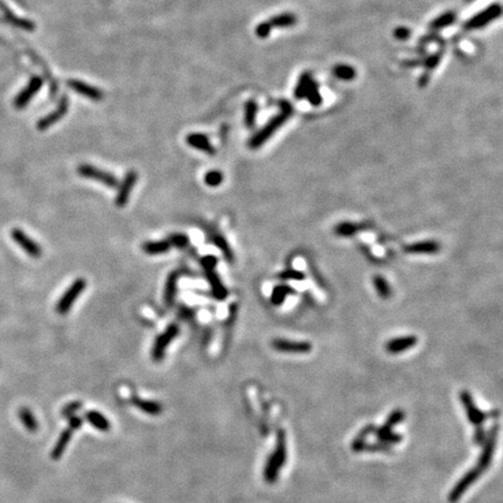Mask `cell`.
<instances>
[{
	"label": "cell",
	"instance_id": "6da1fadb",
	"mask_svg": "<svg viewBox=\"0 0 503 503\" xmlns=\"http://www.w3.org/2000/svg\"><path fill=\"white\" fill-rule=\"evenodd\" d=\"M280 113H277L275 116L269 120V122L264 125V126L261 128L260 131H257L254 135L249 139L248 141V147L251 150H257L261 146L268 141L272 136L275 134L277 130H280L283 125L288 122V119L290 118L293 113V107L290 103L288 102H282L280 104Z\"/></svg>",
	"mask_w": 503,
	"mask_h": 503
},
{
	"label": "cell",
	"instance_id": "7a4b0ae2",
	"mask_svg": "<svg viewBox=\"0 0 503 503\" xmlns=\"http://www.w3.org/2000/svg\"><path fill=\"white\" fill-rule=\"evenodd\" d=\"M287 460V445H285V433L282 430L277 432L276 446L274 452L269 456L264 467V480L273 484L277 479L279 472L283 467L284 462Z\"/></svg>",
	"mask_w": 503,
	"mask_h": 503
},
{
	"label": "cell",
	"instance_id": "3957f363",
	"mask_svg": "<svg viewBox=\"0 0 503 503\" xmlns=\"http://www.w3.org/2000/svg\"><path fill=\"white\" fill-rule=\"evenodd\" d=\"M200 263H202V267L205 272V275H206V279L209 281V283L211 285V290L213 296L216 297L218 301H224L226 300V297L228 295V291L226 287H225L224 283L221 282L220 277L218 274L216 273V265L218 263V260H217L216 256L213 255H206L202 257L200 260Z\"/></svg>",
	"mask_w": 503,
	"mask_h": 503
},
{
	"label": "cell",
	"instance_id": "277c9868",
	"mask_svg": "<svg viewBox=\"0 0 503 503\" xmlns=\"http://www.w3.org/2000/svg\"><path fill=\"white\" fill-rule=\"evenodd\" d=\"M502 9L498 4H493V5H489L488 7H486L485 10H482L481 12H479L478 14L473 15L472 18L468 19L467 21L464 23L465 31H476L480 29L482 27H486L487 25H489L490 22H493L494 20H496L501 15Z\"/></svg>",
	"mask_w": 503,
	"mask_h": 503
},
{
	"label": "cell",
	"instance_id": "5b68a950",
	"mask_svg": "<svg viewBox=\"0 0 503 503\" xmlns=\"http://www.w3.org/2000/svg\"><path fill=\"white\" fill-rule=\"evenodd\" d=\"M86 288V281L84 279H77L75 282H72L69 288L67 289L64 293L62 295L61 299L56 304V311H57L60 315H66L70 311V309L72 308V305L77 299L79 297L80 293L84 291V289Z\"/></svg>",
	"mask_w": 503,
	"mask_h": 503
},
{
	"label": "cell",
	"instance_id": "8992f818",
	"mask_svg": "<svg viewBox=\"0 0 503 503\" xmlns=\"http://www.w3.org/2000/svg\"><path fill=\"white\" fill-rule=\"evenodd\" d=\"M78 174L87 180H94L96 182L103 183L107 188H116L118 187V180L111 172L102 170L91 164H80L77 169Z\"/></svg>",
	"mask_w": 503,
	"mask_h": 503
},
{
	"label": "cell",
	"instance_id": "52a82bcc",
	"mask_svg": "<svg viewBox=\"0 0 503 503\" xmlns=\"http://www.w3.org/2000/svg\"><path fill=\"white\" fill-rule=\"evenodd\" d=\"M180 333V328L177 324H170L169 327L164 330V331L161 333V335L156 338L154 346H153L152 349V358L153 360L155 361H161L163 359L164 354H166V349L172 340L179 336Z\"/></svg>",
	"mask_w": 503,
	"mask_h": 503
},
{
	"label": "cell",
	"instance_id": "ba28073f",
	"mask_svg": "<svg viewBox=\"0 0 503 503\" xmlns=\"http://www.w3.org/2000/svg\"><path fill=\"white\" fill-rule=\"evenodd\" d=\"M497 432H498V425L495 424L490 428L488 436L486 437V439L484 441V448H482V452L480 454V458H479L478 461V467L480 468L482 472L488 468V466L490 465L493 459V454L495 451V445H496V438H497Z\"/></svg>",
	"mask_w": 503,
	"mask_h": 503
},
{
	"label": "cell",
	"instance_id": "9c48e42d",
	"mask_svg": "<svg viewBox=\"0 0 503 503\" xmlns=\"http://www.w3.org/2000/svg\"><path fill=\"white\" fill-rule=\"evenodd\" d=\"M481 473H482V470L479 468L478 466L472 469H469L468 472L466 473L465 476L457 482V485L454 486L452 490L450 492L449 501L451 503H456L458 500H459V498L462 496V494H464L466 490L469 488L470 485L478 480Z\"/></svg>",
	"mask_w": 503,
	"mask_h": 503
},
{
	"label": "cell",
	"instance_id": "30bf717a",
	"mask_svg": "<svg viewBox=\"0 0 503 503\" xmlns=\"http://www.w3.org/2000/svg\"><path fill=\"white\" fill-rule=\"evenodd\" d=\"M460 401L462 405L465 406V410L467 412L468 421L470 423L474 426H481L485 423L488 415L478 408L476 403H474L472 395H470L467 390H462L460 393Z\"/></svg>",
	"mask_w": 503,
	"mask_h": 503
},
{
	"label": "cell",
	"instance_id": "8fae6325",
	"mask_svg": "<svg viewBox=\"0 0 503 503\" xmlns=\"http://www.w3.org/2000/svg\"><path fill=\"white\" fill-rule=\"evenodd\" d=\"M136 181H138V174L134 170L128 171L126 176L124 177V180L120 183V186L116 187L118 191H116V197H115V204L116 206L124 208L125 205L127 204L128 199H130V196L132 194L133 189L135 187Z\"/></svg>",
	"mask_w": 503,
	"mask_h": 503
},
{
	"label": "cell",
	"instance_id": "7c38bea8",
	"mask_svg": "<svg viewBox=\"0 0 503 503\" xmlns=\"http://www.w3.org/2000/svg\"><path fill=\"white\" fill-rule=\"evenodd\" d=\"M12 239H13L17 245H19L28 255L32 257H40L42 255V248L40 245L34 241L31 236H28L25 232L20 228H14L11 232Z\"/></svg>",
	"mask_w": 503,
	"mask_h": 503
},
{
	"label": "cell",
	"instance_id": "4fadbf2b",
	"mask_svg": "<svg viewBox=\"0 0 503 503\" xmlns=\"http://www.w3.org/2000/svg\"><path fill=\"white\" fill-rule=\"evenodd\" d=\"M272 346L274 349L283 353H309L312 349V345L309 341H297L288 339L273 340Z\"/></svg>",
	"mask_w": 503,
	"mask_h": 503
},
{
	"label": "cell",
	"instance_id": "5bb4252c",
	"mask_svg": "<svg viewBox=\"0 0 503 503\" xmlns=\"http://www.w3.org/2000/svg\"><path fill=\"white\" fill-rule=\"evenodd\" d=\"M43 80L41 77H35L32 78L28 83V85L23 88V90L20 92V94L15 97L14 99V106L17 108H23L28 105V103L31 102V99L34 97V96L40 91V88L42 87Z\"/></svg>",
	"mask_w": 503,
	"mask_h": 503
},
{
	"label": "cell",
	"instance_id": "9a60e30c",
	"mask_svg": "<svg viewBox=\"0 0 503 503\" xmlns=\"http://www.w3.org/2000/svg\"><path fill=\"white\" fill-rule=\"evenodd\" d=\"M440 251V245L434 240H424L410 244L404 247L406 254L412 255H433Z\"/></svg>",
	"mask_w": 503,
	"mask_h": 503
},
{
	"label": "cell",
	"instance_id": "2e32d148",
	"mask_svg": "<svg viewBox=\"0 0 503 503\" xmlns=\"http://www.w3.org/2000/svg\"><path fill=\"white\" fill-rule=\"evenodd\" d=\"M68 107H69V103H68V98L63 97L61 102H60L56 110H54L51 113H49L46 116H43L42 119H40V122L38 123V127L40 131H44L47 128H49L53 126L54 124H56L58 120H61L64 115L67 114Z\"/></svg>",
	"mask_w": 503,
	"mask_h": 503
},
{
	"label": "cell",
	"instance_id": "e0dca14e",
	"mask_svg": "<svg viewBox=\"0 0 503 503\" xmlns=\"http://www.w3.org/2000/svg\"><path fill=\"white\" fill-rule=\"evenodd\" d=\"M417 341H418V339H417V337H415V336H405V337L394 338V339H390L388 343L386 344V351L390 354H397V353L404 352V351H406V349L415 347Z\"/></svg>",
	"mask_w": 503,
	"mask_h": 503
},
{
	"label": "cell",
	"instance_id": "ac0fdd59",
	"mask_svg": "<svg viewBox=\"0 0 503 503\" xmlns=\"http://www.w3.org/2000/svg\"><path fill=\"white\" fill-rule=\"evenodd\" d=\"M68 86L72 88L74 91L77 92V94H79L80 96H84V97H86L88 99L100 100V99L104 98L103 92L100 91L99 88L88 85V84L84 83V82H80V80H77V79L68 80Z\"/></svg>",
	"mask_w": 503,
	"mask_h": 503
},
{
	"label": "cell",
	"instance_id": "d6986e66",
	"mask_svg": "<svg viewBox=\"0 0 503 503\" xmlns=\"http://www.w3.org/2000/svg\"><path fill=\"white\" fill-rule=\"evenodd\" d=\"M186 140L189 146H191L192 148L206 153L209 155L216 154L215 147L212 146L206 135L200 134V133H191L187 136Z\"/></svg>",
	"mask_w": 503,
	"mask_h": 503
},
{
	"label": "cell",
	"instance_id": "ffe728a7",
	"mask_svg": "<svg viewBox=\"0 0 503 503\" xmlns=\"http://www.w3.org/2000/svg\"><path fill=\"white\" fill-rule=\"evenodd\" d=\"M180 273L177 271L171 272L167 276L166 285H164V303L167 305H172L175 301V296L177 292V284H179Z\"/></svg>",
	"mask_w": 503,
	"mask_h": 503
},
{
	"label": "cell",
	"instance_id": "44dd1931",
	"mask_svg": "<svg viewBox=\"0 0 503 503\" xmlns=\"http://www.w3.org/2000/svg\"><path fill=\"white\" fill-rule=\"evenodd\" d=\"M171 248V245L168 240H160V241H147L142 245L143 252L148 255H161L168 253L169 249Z\"/></svg>",
	"mask_w": 503,
	"mask_h": 503
},
{
	"label": "cell",
	"instance_id": "7402d4cb",
	"mask_svg": "<svg viewBox=\"0 0 503 503\" xmlns=\"http://www.w3.org/2000/svg\"><path fill=\"white\" fill-rule=\"evenodd\" d=\"M72 432H74V430H72L69 426V428L64 430V431L61 433V436H60L57 442H56L53 451H51V459L58 460L60 458L62 457L63 452L67 449V445L69 444V441L71 439Z\"/></svg>",
	"mask_w": 503,
	"mask_h": 503
},
{
	"label": "cell",
	"instance_id": "603a6c76",
	"mask_svg": "<svg viewBox=\"0 0 503 503\" xmlns=\"http://www.w3.org/2000/svg\"><path fill=\"white\" fill-rule=\"evenodd\" d=\"M133 404H134L136 408L141 410L142 412L148 413V415L152 416H158L160 413H162V405L158 402L154 401H148V400H141V398H133Z\"/></svg>",
	"mask_w": 503,
	"mask_h": 503
},
{
	"label": "cell",
	"instance_id": "cb8c5ba5",
	"mask_svg": "<svg viewBox=\"0 0 503 503\" xmlns=\"http://www.w3.org/2000/svg\"><path fill=\"white\" fill-rule=\"evenodd\" d=\"M292 293H295V290L291 287H289L287 284H279L274 287L269 301L274 307H279L285 301L287 296L292 295Z\"/></svg>",
	"mask_w": 503,
	"mask_h": 503
},
{
	"label": "cell",
	"instance_id": "d4e9b609",
	"mask_svg": "<svg viewBox=\"0 0 503 503\" xmlns=\"http://www.w3.org/2000/svg\"><path fill=\"white\" fill-rule=\"evenodd\" d=\"M18 416L21 421L22 425L25 426L28 432L34 433L39 430V423L36 421L35 416L33 415V412L31 411V409L26 408V406H22V408L19 409Z\"/></svg>",
	"mask_w": 503,
	"mask_h": 503
},
{
	"label": "cell",
	"instance_id": "484cf974",
	"mask_svg": "<svg viewBox=\"0 0 503 503\" xmlns=\"http://www.w3.org/2000/svg\"><path fill=\"white\" fill-rule=\"evenodd\" d=\"M296 22L297 18L292 13H282L268 20V23L272 28H288L296 25Z\"/></svg>",
	"mask_w": 503,
	"mask_h": 503
},
{
	"label": "cell",
	"instance_id": "4316f807",
	"mask_svg": "<svg viewBox=\"0 0 503 503\" xmlns=\"http://www.w3.org/2000/svg\"><path fill=\"white\" fill-rule=\"evenodd\" d=\"M312 80H313L312 75L310 74V72H303V74L301 75L299 82H297L296 86H295V90H293V96H295L296 99L301 100V99L305 98V96H307V92H308V88H309L310 84H311Z\"/></svg>",
	"mask_w": 503,
	"mask_h": 503
},
{
	"label": "cell",
	"instance_id": "83f0119b",
	"mask_svg": "<svg viewBox=\"0 0 503 503\" xmlns=\"http://www.w3.org/2000/svg\"><path fill=\"white\" fill-rule=\"evenodd\" d=\"M86 421L91 425H94L96 429L99 430V431L107 432L111 428L110 422L106 420V417L103 416L98 411H88L86 413Z\"/></svg>",
	"mask_w": 503,
	"mask_h": 503
},
{
	"label": "cell",
	"instance_id": "f1b7e54d",
	"mask_svg": "<svg viewBox=\"0 0 503 503\" xmlns=\"http://www.w3.org/2000/svg\"><path fill=\"white\" fill-rule=\"evenodd\" d=\"M454 21H456V13H453V12H446V13H442L439 17L433 19L430 22L429 27L431 31H440L451 26Z\"/></svg>",
	"mask_w": 503,
	"mask_h": 503
},
{
	"label": "cell",
	"instance_id": "f546056e",
	"mask_svg": "<svg viewBox=\"0 0 503 503\" xmlns=\"http://www.w3.org/2000/svg\"><path fill=\"white\" fill-rule=\"evenodd\" d=\"M359 230L360 227L357 224H353L351 221H341L333 228V232H335L336 235L341 236V238H351V236L356 235Z\"/></svg>",
	"mask_w": 503,
	"mask_h": 503
},
{
	"label": "cell",
	"instance_id": "4dcf8cb0",
	"mask_svg": "<svg viewBox=\"0 0 503 503\" xmlns=\"http://www.w3.org/2000/svg\"><path fill=\"white\" fill-rule=\"evenodd\" d=\"M0 6H2L3 9H4V12H5V15H6V19L9 20V21L12 23V25L15 26V27L21 28V29L28 31V32H33L35 29L34 22L29 21V20H26V19H21V18L15 17V15L13 13H12V12H10L9 10H7L6 7L4 6L2 3H0Z\"/></svg>",
	"mask_w": 503,
	"mask_h": 503
},
{
	"label": "cell",
	"instance_id": "1f68e13d",
	"mask_svg": "<svg viewBox=\"0 0 503 503\" xmlns=\"http://www.w3.org/2000/svg\"><path fill=\"white\" fill-rule=\"evenodd\" d=\"M376 437L381 442H384V444H395V442H400L402 440V436L398 433H394L392 431V429L387 428V426L382 425L381 428L375 430Z\"/></svg>",
	"mask_w": 503,
	"mask_h": 503
},
{
	"label": "cell",
	"instance_id": "d6a6232c",
	"mask_svg": "<svg viewBox=\"0 0 503 503\" xmlns=\"http://www.w3.org/2000/svg\"><path fill=\"white\" fill-rule=\"evenodd\" d=\"M374 287L376 289L377 295H379L382 300H388L390 296H392V288L388 283V281L384 279L383 276L381 275H375L373 279Z\"/></svg>",
	"mask_w": 503,
	"mask_h": 503
},
{
	"label": "cell",
	"instance_id": "836d02e7",
	"mask_svg": "<svg viewBox=\"0 0 503 503\" xmlns=\"http://www.w3.org/2000/svg\"><path fill=\"white\" fill-rule=\"evenodd\" d=\"M257 104L255 100H248V102L245 104V125L248 128H253L255 126L256 122V115H257Z\"/></svg>",
	"mask_w": 503,
	"mask_h": 503
},
{
	"label": "cell",
	"instance_id": "e575fe53",
	"mask_svg": "<svg viewBox=\"0 0 503 503\" xmlns=\"http://www.w3.org/2000/svg\"><path fill=\"white\" fill-rule=\"evenodd\" d=\"M332 74L341 80H352L353 78H356L357 71L348 64H338L333 68Z\"/></svg>",
	"mask_w": 503,
	"mask_h": 503
},
{
	"label": "cell",
	"instance_id": "d590c367",
	"mask_svg": "<svg viewBox=\"0 0 503 503\" xmlns=\"http://www.w3.org/2000/svg\"><path fill=\"white\" fill-rule=\"evenodd\" d=\"M213 244H215L216 246L220 249L227 262L232 263L233 261H234V254H233L230 245H228L227 240L225 239L224 236L215 235V238H213Z\"/></svg>",
	"mask_w": 503,
	"mask_h": 503
},
{
	"label": "cell",
	"instance_id": "8d00e7d4",
	"mask_svg": "<svg viewBox=\"0 0 503 503\" xmlns=\"http://www.w3.org/2000/svg\"><path fill=\"white\" fill-rule=\"evenodd\" d=\"M442 56H444V49H440L432 55H429L428 57L423 58V66L422 67L424 68V71L431 74V72L439 66Z\"/></svg>",
	"mask_w": 503,
	"mask_h": 503
},
{
	"label": "cell",
	"instance_id": "74e56055",
	"mask_svg": "<svg viewBox=\"0 0 503 503\" xmlns=\"http://www.w3.org/2000/svg\"><path fill=\"white\" fill-rule=\"evenodd\" d=\"M305 98L309 100V103L311 104L312 106H319L321 102H323V98H321V95L319 92V86H318V83L315 79H313L311 84H310Z\"/></svg>",
	"mask_w": 503,
	"mask_h": 503
},
{
	"label": "cell",
	"instance_id": "f35d334b",
	"mask_svg": "<svg viewBox=\"0 0 503 503\" xmlns=\"http://www.w3.org/2000/svg\"><path fill=\"white\" fill-rule=\"evenodd\" d=\"M279 279L282 281H303L305 279V274L297 269H284L279 274Z\"/></svg>",
	"mask_w": 503,
	"mask_h": 503
},
{
	"label": "cell",
	"instance_id": "ab89813d",
	"mask_svg": "<svg viewBox=\"0 0 503 503\" xmlns=\"http://www.w3.org/2000/svg\"><path fill=\"white\" fill-rule=\"evenodd\" d=\"M223 180H224V176L218 170L209 171L204 177V182L211 188H216V187L220 186V184L223 183Z\"/></svg>",
	"mask_w": 503,
	"mask_h": 503
},
{
	"label": "cell",
	"instance_id": "60d3db41",
	"mask_svg": "<svg viewBox=\"0 0 503 503\" xmlns=\"http://www.w3.org/2000/svg\"><path fill=\"white\" fill-rule=\"evenodd\" d=\"M403 420H404V411L401 409H396L395 411L390 413L389 417L387 418V421H386L384 426H387L389 429H393L394 426L398 423H401Z\"/></svg>",
	"mask_w": 503,
	"mask_h": 503
},
{
	"label": "cell",
	"instance_id": "b9f144b4",
	"mask_svg": "<svg viewBox=\"0 0 503 503\" xmlns=\"http://www.w3.org/2000/svg\"><path fill=\"white\" fill-rule=\"evenodd\" d=\"M169 243H170L171 246H175L177 248H184L188 246L189 244V238L186 234H182V233H176V234H171L169 236V239H167Z\"/></svg>",
	"mask_w": 503,
	"mask_h": 503
},
{
	"label": "cell",
	"instance_id": "7bdbcfd3",
	"mask_svg": "<svg viewBox=\"0 0 503 503\" xmlns=\"http://www.w3.org/2000/svg\"><path fill=\"white\" fill-rule=\"evenodd\" d=\"M390 448L388 444H384V442H365L362 445V448L360 450V452L362 451H368V452H376V451H388Z\"/></svg>",
	"mask_w": 503,
	"mask_h": 503
},
{
	"label": "cell",
	"instance_id": "ee69618b",
	"mask_svg": "<svg viewBox=\"0 0 503 503\" xmlns=\"http://www.w3.org/2000/svg\"><path fill=\"white\" fill-rule=\"evenodd\" d=\"M272 29L273 28L271 27V25H269L268 21H264V22L259 23V25L256 26L255 34L259 36L260 39H265V38H268L269 34L272 33Z\"/></svg>",
	"mask_w": 503,
	"mask_h": 503
},
{
	"label": "cell",
	"instance_id": "f6af8a7d",
	"mask_svg": "<svg viewBox=\"0 0 503 503\" xmlns=\"http://www.w3.org/2000/svg\"><path fill=\"white\" fill-rule=\"evenodd\" d=\"M394 36H395V39L398 40V41H406L411 36V31L408 27H397L394 31Z\"/></svg>",
	"mask_w": 503,
	"mask_h": 503
},
{
	"label": "cell",
	"instance_id": "bcb514c9",
	"mask_svg": "<svg viewBox=\"0 0 503 503\" xmlns=\"http://www.w3.org/2000/svg\"><path fill=\"white\" fill-rule=\"evenodd\" d=\"M486 439V432L485 430L482 429V426H477L476 432H474V441L479 445L484 444V441Z\"/></svg>",
	"mask_w": 503,
	"mask_h": 503
},
{
	"label": "cell",
	"instance_id": "7dc6e473",
	"mask_svg": "<svg viewBox=\"0 0 503 503\" xmlns=\"http://www.w3.org/2000/svg\"><path fill=\"white\" fill-rule=\"evenodd\" d=\"M423 66V60L417 58V60H406V61L402 62V67L404 68H418Z\"/></svg>",
	"mask_w": 503,
	"mask_h": 503
},
{
	"label": "cell",
	"instance_id": "c3c4849f",
	"mask_svg": "<svg viewBox=\"0 0 503 503\" xmlns=\"http://www.w3.org/2000/svg\"><path fill=\"white\" fill-rule=\"evenodd\" d=\"M430 78H431V74H429V72H425L424 71L423 75H422L421 77L418 78V86H420V87H425L429 84Z\"/></svg>",
	"mask_w": 503,
	"mask_h": 503
},
{
	"label": "cell",
	"instance_id": "681fc988",
	"mask_svg": "<svg viewBox=\"0 0 503 503\" xmlns=\"http://www.w3.org/2000/svg\"><path fill=\"white\" fill-rule=\"evenodd\" d=\"M80 425H82V420H80L79 417H71V420L69 422V426L72 430H77Z\"/></svg>",
	"mask_w": 503,
	"mask_h": 503
},
{
	"label": "cell",
	"instance_id": "f907efd6",
	"mask_svg": "<svg viewBox=\"0 0 503 503\" xmlns=\"http://www.w3.org/2000/svg\"><path fill=\"white\" fill-rule=\"evenodd\" d=\"M440 41H441V39H439V36H436V35H430V36H424V38L421 40V43L440 42Z\"/></svg>",
	"mask_w": 503,
	"mask_h": 503
},
{
	"label": "cell",
	"instance_id": "816d5d0a",
	"mask_svg": "<svg viewBox=\"0 0 503 503\" xmlns=\"http://www.w3.org/2000/svg\"><path fill=\"white\" fill-rule=\"evenodd\" d=\"M468 2H473V0H468Z\"/></svg>",
	"mask_w": 503,
	"mask_h": 503
}]
</instances>
